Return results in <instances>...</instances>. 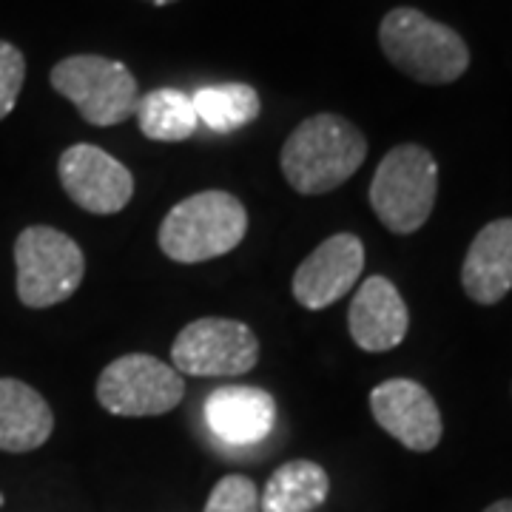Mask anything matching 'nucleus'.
<instances>
[{
    "label": "nucleus",
    "instance_id": "2",
    "mask_svg": "<svg viewBox=\"0 0 512 512\" xmlns=\"http://www.w3.org/2000/svg\"><path fill=\"white\" fill-rule=\"evenodd\" d=\"M379 46L399 72L427 86L456 83L470 66L464 37L413 6H399L384 15Z\"/></svg>",
    "mask_w": 512,
    "mask_h": 512
},
{
    "label": "nucleus",
    "instance_id": "11",
    "mask_svg": "<svg viewBox=\"0 0 512 512\" xmlns=\"http://www.w3.org/2000/svg\"><path fill=\"white\" fill-rule=\"evenodd\" d=\"M365 271V245L356 234L325 239L293 274V296L308 311H325L356 285Z\"/></svg>",
    "mask_w": 512,
    "mask_h": 512
},
{
    "label": "nucleus",
    "instance_id": "9",
    "mask_svg": "<svg viewBox=\"0 0 512 512\" xmlns=\"http://www.w3.org/2000/svg\"><path fill=\"white\" fill-rule=\"evenodd\" d=\"M60 185L74 205L89 214H117L134 197V177L109 151L77 143L60 154Z\"/></svg>",
    "mask_w": 512,
    "mask_h": 512
},
{
    "label": "nucleus",
    "instance_id": "1",
    "mask_svg": "<svg viewBox=\"0 0 512 512\" xmlns=\"http://www.w3.org/2000/svg\"><path fill=\"white\" fill-rule=\"evenodd\" d=\"M365 157V134L350 120L339 114H313L293 128L279 163L293 191L316 197L348 183Z\"/></svg>",
    "mask_w": 512,
    "mask_h": 512
},
{
    "label": "nucleus",
    "instance_id": "15",
    "mask_svg": "<svg viewBox=\"0 0 512 512\" xmlns=\"http://www.w3.org/2000/svg\"><path fill=\"white\" fill-rule=\"evenodd\" d=\"M55 430L49 402L20 379H0V450L32 453L43 447Z\"/></svg>",
    "mask_w": 512,
    "mask_h": 512
},
{
    "label": "nucleus",
    "instance_id": "6",
    "mask_svg": "<svg viewBox=\"0 0 512 512\" xmlns=\"http://www.w3.org/2000/svg\"><path fill=\"white\" fill-rule=\"evenodd\" d=\"M18 299L26 308H52L72 296L83 274L86 259L80 245L49 225H32L15 239Z\"/></svg>",
    "mask_w": 512,
    "mask_h": 512
},
{
    "label": "nucleus",
    "instance_id": "16",
    "mask_svg": "<svg viewBox=\"0 0 512 512\" xmlns=\"http://www.w3.org/2000/svg\"><path fill=\"white\" fill-rule=\"evenodd\" d=\"M330 493V478L322 464L296 458L288 461L268 478L259 493V512H311L325 504Z\"/></svg>",
    "mask_w": 512,
    "mask_h": 512
},
{
    "label": "nucleus",
    "instance_id": "4",
    "mask_svg": "<svg viewBox=\"0 0 512 512\" xmlns=\"http://www.w3.org/2000/svg\"><path fill=\"white\" fill-rule=\"evenodd\" d=\"M439 194V163L424 146L404 143L384 154L370 183V205L393 234H413L430 220Z\"/></svg>",
    "mask_w": 512,
    "mask_h": 512
},
{
    "label": "nucleus",
    "instance_id": "3",
    "mask_svg": "<svg viewBox=\"0 0 512 512\" xmlns=\"http://www.w3.org/2000/svg\"><path fill=\"white\" fill-rule=\"evenodd\" d=\"M248 231L245 205L228 191H200L165 214L157 242L163 254L183 265L231 254Z\"/></svg>",
    "mask_w": 512,
    "mask_h": 512
},
{
    "label": "nucleus",
    "instance_id": "12",
    "mask_svg": "<svg viewBox=\"0 0 512 512\" xmlns=\"http://www.w3.org/2000/svg\"><path fill=\"white\" fill-rule=\"evenodd\" d=\"M205 424L228 447H254L276 427L274 396L262 387L228 384L205 399Z\"/></svg>",
    "mask_w": 512,
    "mask_h": 512
},
{
    "label": "nucleus",
    "instance_id": "21",
    "mask_svg": "<svg viewBox=\"0 0 512 512\" xmlns=\"http://www.w3.org/2000/svg\"><path fill=\"white\" fill-rule=\"evenodd\" d=\"M484 512H512V498H507V501H495V504H490Z\"/></svg>",
    "mask_w": 512,
    "mask_h": 512
},
{
    "label": "nucleus",
    "instance_id": "19",
    "mask_svg": "<svg viewBox=\"0 0 512 512\" xmlns=\"http://www.w3.org/2000/svg\"><path fill=\"white\" fill-rule=\"evenodd\" d=\"M202 512H259V490L251 478L225 476L211 490Z\"/></svg>",
    "mask_w": 512,
    "mask_h": 512
},
{
    "label": "nucleus",
    "instance_id": "18",
    "mask_svg": "<svg viewBox=\"0 0 512 512\" xmlns=\"http://www.w3.org/2000/svg\"><path fill=\"white\" fill-rule=\"evenodd\" d=\"M191 100H194L197 120L214 134H234L239 128L251 126L262 111L259 94L248 83L205 86L197 94H191Z\"/></svg>",
    "mask_w": 512,
    "mask_h": 512
},
{
    "label": "nucleus",
    "instance_id": "8",
    "mask_svg": "<svg viewBox=\"0 0 512 512\" xmlns=\"http://www.w3.org/2000/svg\"><path fill=\"white\" fill-rule=\"evenodd\" d=\"M259 362L254 330L237 319L208 316L180 330L171 345V367L183 376H242Z\"/></svg>",
    "mask_w": 512,
    "mask_h": 512
},
{
    "label": "nucleus",
    "instance_id": "23",
    "mask_svg": "<svg viewBox=\"0 0 512 512\" xmlns=\"http://www.w3.org/2000/svg\"><path fill=\"white\" fill-rule=\"evenodd\" d=\"M0 507H3V493H0Z\"/></svg>",
    "mask_w": 512,
    "mask_h": 512
},
{
    "label": "nucleus",
    "instance_id": "14",
    "mask_svg": "<svg viewBox=\"0 0 512 512\" xmlns=\"http://www.w3.org/2000/svg\"><path fill=\"white\" fill-rule=\"evenodd\" d=\"M461 285L478 305H498L512 291V220L478 231L461 265Z\"/></svg>",
    "mask_w": 512,
    "mask_h": 512
},
{
    "label": "nucleus",
    "instance_id": "7",
    "mask_svg": "<svg viewBox=\"0 0 512 512\" xmlns=\"http://www.w3.org/2000/svg\"><path fill=\"white\" fill-rule=\"evenodd\" d=\"M97 402L111 416H163L183 402L185 382L171 365L148 353H126L114 359L97 379Z\"/></svg>",
    "mask_w": 512,
    "mask_h": 512
},
{
    "label": "nucleus",
    "instance_id": "13",
    "mask_svg": "<svg viewBox=\"0 0 512 512\" xmlns=\"http://www.w3.org/2000/svg\"><path fill=\"white\" fill-rule=\"evenodd\" d=\"M348 328L367 353L399 348L410 328V313L399 288L387 276H367L350 302Z\"/></svg>",
    "mask_w": 512,
    "mask_h": 512
},
{
    "label": "nucleus",
    "instance_id": "20",
    "mask_svg": "<svg viewBox=\"0 0 512 512\" xmlns=\"http://www.w3.org/2000/svg\"><path fill=\"white\" fill-rule=\"evenodd\" d=\"M23 80H26V57L9 40H0V120H6L18 106Z\"/></svg>",
    "mask_w": 512,
    "mask_h": 512
},
{
    "label": "nucleus",
    "instance_id": "5",
    "mask_svg": "<svg viewBox=\"0 0 512 512\" xmlns=\"http://www.w3.org/2000/svg\"><path fill=\"white\" fill-rule=\"evenodd\" d=\"M49 83L89 126L97 128L126 123L140 100L137 77L128 72V66L100 55L63 57L49 74Z\"/></svg>",
    "mask_w": 512,
    "mask_h": 512
},
{
    "label": "nucleus",
    "instance_id": "10",
    "mask_svg": "<svg viewBox=\"0 0 512 512\" xmlns=\"http://www.w3.org/2000/svg\"><path fill=\"white\" fill-rule=\"evenodd\" d=\"M370 413L387 436L413 453L439 447L444 424L436 399L413 379H390L370 393Z\"/></svg>",
    "mask_w": 512,
    "mask_h": 512
},
{
    "label": "nucleus",
    "instance_id": "17",
    "mask_svg": "<svg viewBox=\"0 0 512 512\" xmlns=\"http://www.w3.org/2000/svg\"><path fill=\"white\" fill-rule=\"evenodd\" d=\"M134 117L143 137L154 143H183L200 126L194 100L180 89H154L140 94Z\"/></svg>",
    "mask_w": 512,
    "mask_h": 512
},
{
    "label": "nucleus",
    "instance_id": "22",
    "mask_svg": "<svg viewBox=\"0 0 512 512\" xmlns=\"http://www.w3.org/2000/svg\"><path fill=\"white\" fill-rule=\"evenodd\" d=\"M148 3H154V6H168V3H177V0H148Z\"/></svg>",
    "mask_w": 512,
    "mask_h": 512
}]
</instances>
